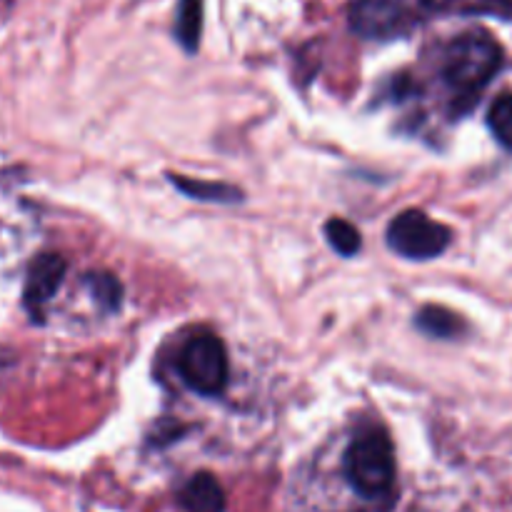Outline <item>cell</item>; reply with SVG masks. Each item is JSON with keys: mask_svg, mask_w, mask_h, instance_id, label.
Returning a JSON list of instances; mask_svg holds the SVG:
<instances>
[{"mask_svg": "<svg viewBox=\"0 0 512 512\" xmlns=\"http://www.w3.org/2000/svg\"><path fill=\"white\" fill-rule=\"evenodd\" d=\"M88 285L93 290V298L103 305L105 310H118L123 300V288L110 273H93L88 275Z\"/></svg>", "mask_w": 512, "mask_h": 512, "instance_id": "obj_13", "label": "cell"}, {"mask_svg": "<svg viewBox=\"0 0 512 512\" xmlns=\"http://www.w3.org/2000/svg\"><path fill=\"white\" fill-rule=\"evenodd\" d=\"M488 125L505 148H512V93L495 100L488 113Z\"/></svg>", "mask_w": 512, "mask_h": 512, "instance_id": "obj_12", "label": "cell"}, {"mask_svg": "<svg viewBox=\"0 0 512 512\" xmlns=\"http://www.w3.org/2000/svg\"><path fill=\"white\" fill-rule=\"evenodd\" d=\"M178 500L185 512H225V490L210 473L193 475L183 485Z\"/></svg>", "mask_w": 512, "mask_h": 512, "instance_id": "obj_7", "label": "cell"}, {"mask_svg": "<svg viewBox=\"0 0 512 512\" xmlns=\"http://www.w3.org/2000/svg\"><path fill=\"white\" fill-rule=\"evenodd\" d=\"M450 3H453V0H423V5L428 10H443V8H448Z\"/></svg>", "mask_w": 512, "mask_h": 512, "instance_id": "obj_14", "label": "cell"}, {"mask_svg": "<svg viewBox=\"0 0 512 512\" xmlns=\"http://www.w3.org/2000/svg\"><path fill=\"white\" fill-rule=\"evenodd\" d=\"M500 65H503V48L498 40L483 30H470L448 45L443 75L460 98H473L495 78Z\"/></svg>", "mask_w": 512, "mask_h": 512, "instance_id": "obj_1", "label": "cell"}, {"mask_svg": "<svg viewBox=\"0 0 512 512\" xmlns=\"http://www.w3.org/2000/svg\"><path fill=\"white\" fill-rule=\"evenodd\" d=\"M495 5H500V8H505V10H510L512 13V0H493Z\"/></svg>", "mask_w": 512, "mask_h": 512, "instance_id": "obj_15", "label": "cell"}, {"mask_svg": "<svg viewBox=\"0 0 512 512\" xmlns=\"http://www.w3.org/2000/svg\"><path fill=\"white\" fill-rule=\"evenodd\" d=\"M68 263L58 253H43L30 263L23 288V303L35 320L43 318V308L63 285Z\"/></svg>", "mask_w": 512, "mask_h": 512, "instance_id": "obj_6", "label": "cell"}, {"mask_svg": "<svg viewBox=\"0 0 512 512\" xmlns=\"http://www.w3.org/2000/svg\"><path fill=\"white\" fill-rule=\"evenodd\" d=\"M183 383L200 395L215 398L225 390L230 375L228 350L213 333H198L183 345L178 358Z\"/></svg>", "mask_w": 512, "mask_h": 512, "instance_id": "obj_3", "label": "cell"}, {"mask_svg": "<svg viewBox=\"0 0 512 512\" xmlns=\"http://www.w3.org/2000/svg\"><path fill=\"white\" fill-rule=\"evenodd\" d=\"M453 233L448 225L428 218L423 210H405L388 225V245L408 260H433L448 250Z\"/></svg>", "mask_w": 512, "mask_h": 512, "instance_id": "obj_4", "label": "cell"}, {"mask_svg": "<svg viewBox=\"0 0 512 512\" xmlns=\"http://www.w3.org/2000/svg\"><path fill=\"white\" fill-rule=\"evenodd\" d=\"M203 33V0H180L175 18V38L188 53H195Z\"/></svg>", "mask_w": 512, "mask_h": 512, "instance_id": "obj_8", "label": "cell"}, {"mask_svg": "<svg viewBox=\"0 0 512 512\" xmlns=\"http://www.w3.org/2000/svg\"><path fill=\"white\" fill-rule=\"evenodd\" d=\"M343 473L350 488L368 500H380L395 485V453L388 433L368 428L345 450Z\"/></svg>", "mask_w": 512, "mask_h": 512, "instance_id": "obj_2", "label": "cell"}, {"mask_svg": "<svg viewBox=\"0 0 512 512\" xmlns=\"http://www.w3.org/2000/svg\"><path fill=\"white\" fill-rule=\"evenodd\" d=\"M170 180L175 183V188L183 190L188 198L195 200H210V203H238L240 190L233 185L223 183H208V180H188L183 175H170Z\"/></svg>", "mask_w": 512, "mask_h": 512, "instance_id": "obj_9", "label": "cell"}, {"mask_svg": "<svg viewBox=\"0 0 512 512\" xmlns=\"http://www.w3.org/2000/svg\"><path fill=\"white\" fill-rule=\"evenodd\" d=\"M415 323L420 325V330L428 335H433V338H455V335L463 330V323H460V318L455 313H450V310L445 308H438V305H428V308L420 310L418 320Z\"/></svg>", "mask_w": 512, "mask_h": 512, "instance_id": "obj_10", "label": "cell"}, {"mask_svg": "<svg viewBox=\"0 0 512 512\" xmlns=\"http://www.w3.org/2000/svg\"><path fill=\"white\" fill-rule=\"evenodd\" d=\"M325 235H328V243L333 245V250H338V253L345 255V258L358 253L360 245H363L355 225H350L348 220L343 218L328 220V225H325Z\"/></svg>", "mask_w": 512, "mask_h": 512, "instance_id": "obj_11", "label": "cell"}, {"mask_svg": "<svg viewBox=\"0 0 512 512\" xmlns=\"http://www.w3.org/2000/svg\"><path fill=\"white\" fill-rule=\"evenodd\" d=\"M348 23L360 38L390 40L408 33L413 23V8L408 0H353Z\"/></svg>", "mask_w": 512, "mask_h": 512, "instance_id": "obj_5", "label": "cell"}]
</instances>
